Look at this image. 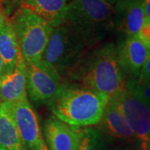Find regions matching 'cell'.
<instances>
[{"label":"cell","instance_id":"1","mask_svg":"<svg viewBox=\"0 0 150 150\" xmlns=\"http://www.w3.org/2000/svg\"><path fill=\"white\" fill-rule=\"evenodd\" d=\"M71 80L86 89L105 94L111 98L125 88V80L113 43L88 52L68 73Z\"/></svg>","mask_w":150,"mask_h":150},{"label":"cell","instance_id":"2","mask_svg":"<svg viewBox=\"0 0 150 150\" xmlns=\"http://www.w3.org/2000/svg\"><path fill=\"white\" fill-rule=\"evenodd\" d=\"M109 97L78 85L61 84L48 103L54 117L74 127H89L100 122Z\"/></svg>","mask_w":150,"mask_h":150},{"label":"cell","instance_id":"3","mask_svg":"<svg viewBox=\"0 0 150 150\" xmlns=\"http://www.w3.org/2000/svg\"><path fill=\"white\" fill-rule=\"evenodd\" d=\"M93 43L77 28L64 22L53 28L41 61L60 76L68 74Z\"/></svg>","mask_w":150,"mask_h":150},{"label":"cell","instance_id":"4","mask_svg":"<svg viewBox=\"0 0 150 150\" xmlns=\"http://www.w3.org/2000/svg\"><path fill=\"white\" fill-rule=\"evenodd\" d=\"M114 5L106 0H71L64 22L94 44L114 28Z\"/></svg>","mask_w":150,"mask_h":150},{"label":"cell","instance_id":"5","mask_svg":"<svg viewBox=\"0 0 150 150\" xmlns=\"http://www.w3.org/2000/svg\"><path fill=\"white\" fill-rule=\"evenodd\" d=\"M12 23L24 62L39 63L54 28L24 6L17 12Z\"/></svg>","mask_w":150,"mask_h":150},{"label":"cell","instance_id":"6","mask_svg":"<svg viewBox=\"0 0 150 150\" xmlns=\"http://www.w3.org/2000/svg\"><path fill=\"white\" fill-rule=\"evenodd\" d=\"M112 99L122 112L142 150H150V108L125 88Z\"/></svg>","mask_w":150,"mask_h":150},{"label":"cell","instance_id":"7","mask_svg":"<svg viewBox=\"0 0 150 150\" xmlns=\"http://www.w3.org/2000/svg\"><path fill=\"white\" fill-rule=\"evenodd\" d=\"M27 93L36 104L48 103L61 86L59 74L41 60L38 64L25 63Z\"/></svg>","mask_w":150,"mask_h":150},{"label":"cell","instance_id":"8","mask_svg":"<svg viewBox=\"0 0 150 150\" xmlns=\"http://www.w3.org/2000/svg\"><path fill=\"white\" fill-rule=\"evenodd\" d=\"M2 109L9 116L26 150H31L42 139L37 115L28 100L2 103Z\"/></svg>","mask_w":150,"mask_h":150},{"label":"cell","instance_id":"9","mask_svg":"<svg viewBox=\"0 0 150 150\" xmlns=\"http://www.w3.org/2000/svg\"><path fill=\"white\" fill-rule=\"evenodd\" d=\"M97 125L96 129L104 140L138 144L127 120L112 99H109L102 118Z\"/></svg>","mask_w":150,"mask_h":150},{"label":"cell","instance_id":"10","mask_svg":"<svg viewBox=\"0 0 150 150\" xmlns=\"http://www.w3.org/2000/svg\"><path fill=\"white\" fill-rule=\"evenodd\" d=\"M43 135L50 150H78L81 129L52 116L43 123Z\"/></svg>","mask_w":150,"mask_h":150},{"label":"cell","instance_id":"11","mask_svg":"<svg viewBox=\"0 0 150 150\" xmlns=\"http://www.w3.org/2000/svg\"><path fill=\"white\" fill-rule=\"evenodd\" d=\"M140 0H118L114 5V28L126 37L137 35L144 23Z\"/></svg>","mask_w":150,"mask_h":150},{"label":"cell","instance_id":"12","mask_svg":"<svg viewBox=\"0 0 150 150\" xmlns=\"http://www.w3.org/2000/svg\"><path fill=\"white\" fill-rule=\"evenodd\" d=\"M118 59L123 73L138 77L150 51L138 35L126 37L118 47Z\"/></svg>","mask_w":150,"mask_h":150},{"label":"cell","instance_id":"13","mask_svg":"<svg viewBox=\"0 0 150 150\" xmlns=\"http://www.w3.org/2000/svg\"><path fill=\"white\" fill-rule=\"evenodd\" d=\"M27 94L26 65L21 55L14 69L0 77V100L2 103L26 100Z\"/></svg>","mask_w":150,"mask_h":150},{"label":"cell","instance_id":"14","mask_svg":"<svg viewBox=\"0 0 150 150\" xmlns=\"http://www.w3.org/2000/svg\"><path fill=\"white\" fill-rule=\"evenodd\" d=\"M23 6L30 8L52 28H56L65 21L68 0H23Z\"/></svg>","mask_w":150,"mask_h":150},{"label":"cell","instance_id":"15","mask_svg":"<svg viewBox=\"0 0 150 150\" xmlns=\"http://www.w3.org/2000/svg\"><path fill=\"white\" fill-rule=\"evenodd\" d=\"M0 57L4 61L7 73L14 69L18 59L21 57L12 21H5L0 28Z\"/></svg>","mask_w":150,"mask_h":150},{"label":"cell","instance_id":"16","mask_svg":"<svg viewBox=\"0 0 150 150\" xmlns=\"http://www.w3.org/2000/svg\"><path fill=\"white\" fill-rule=\"evenodd\" d=\"M0 150H26L9 116L0 109Z\"/></svg>","mask_w":150,"mask_h":150},{"label":"cell","instance_id":"17","mask_svg":"<svg viewBox=\"0 0 150 150\" xmlns=\"http://www.w3.org/2000/svg\"><path fill=\"white\" fill-rule=\"evenodd\" d=\"M78 150H110L98 129L93 128L81 129Z\"/></svg>","mask_w":150,"mask_h":150},{"label":"cell","instance_id":"18","mask_svg":"<svg viewBox=\"0 0 150 150\" xmlns=\"http://www.w3.org/2000/svg\"><path fill=\"white\" fill-rule=\"evenodd\" d=\"M125 89L150 108V80L129 77L125 81Z\"/></svg>","mask_w":150,"mask_h":150},{"label":"cell","instance_id":"19","mask_svg":"<svg viewBox=\"0 0 150 150\" xmlns=\"http://www.w3.org/2000/svg\"><path fill=\"white\" fill-rule=\"evenodd\" d=\"M137 35L150 51V19H145L144 25Z\"/></svg>","mask_w":150,"mask_h":150},{"label":"cell","instance_id":"20","mask_svg":"<svg viewBox=\"0 0 150 150\" xmlns=\"http://www.w3.org/2000/svg\"><path fill=\"white\" fill-rule=\"evenodd\" d=\"M137 78L143 80H150V54L149 55L147 60L145 61L142 69H140L139 76Z\"/></svg>","mask_w":150,"mask_h":150},{"label":"cell","instance_id":"21","mask_svg":"<svg viewBox=\"0 0 150 150\" xmlns=\"http://www.w3.org/2000/svg\"><path fill=\"white\" fill-rule=\"evenodd\" d=\"M144 11L146 19H150V0H140Z\"/></svg>","mask_w":150,"mask_h":150},{"label":"cell","instance_id":"22","mask_svg":"<svg viewBox=\"0 0 150 150\" xmlns=\"http://www.w3.org/2000/svg\"><path fill=\"white\" fill-rule=\"evenodd\" d=\"M4 0H0V28L4 24L5 19V9H4Z\"/></svg>","mask_w":150,"mask_h":150},{"label":"cell","instance_id":"23","mask_svg":"<svg viewBox=\"0 0 150 150\" xmlns=\"http://www.w3.org/2000/svg\"><path fill=\"white\" fill-rule=\"evenodd\" d=\"M31 150H49L47 147V145L45 144L44 140L42 139L38 142V144L37 145H35Z\"/></svg>","mask_w":150,"mask_h":150},{"label":"cell","instance_id":"24","mask_svg":"<svg viewBox=\"0 0 150 150\" xmlns=\"http://www.w3.org/2000/svg\"><path fill=\"white\" fill-rule=\"evenodd\" d=\"M6 73V69H5V66H4V61H3V59L2 58L0 57V77L1 76H3L4 74H5Z\"/></svg>","mask_w":150,"mask_h":150},{"label":"cell","instance_id":"25","mask_svg":"<svg viewBox=\"0 0 150 150\" xmlns=\"http://www.w3.org/2000/svg\"><path fill=\"white\" fill-rule=\"evenodd\" d=\"M106 1L109 2V3H111V4H116V2H117L118 0H106Z\"/></svg>","mask_w":150,"mask_h":150},{"label":"cell","instance_id":"26","mask_svg":"<svg viewBox=\"0 0 150 150\" xmlns=\"http://www.w3.org/2000/svg\"><path fill=\"white\" fill-rule=\"evenodd\" d=\"M0 105H1V100H0Z\"/></svg>","mask_w":150,"mask_h":150}]
</instances>
